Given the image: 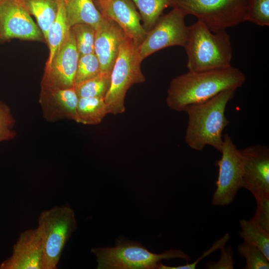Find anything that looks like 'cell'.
<instances>
[{"label":"cell","instance_id":"1","mask_svg":"<svg viewBox=\"0 0 269 269\" xmlns=\"http://www.w3.org/2000/svg\"><path fill=\"white\" fill-rule=\"evenodd\" d=\"M245 81L244 73L232 66L207 71H188L171 81L166 103L171 110L183 112L187 106L207 101L223 91L237 90Z\"/></svg>","mask_w":269,"mask_h":269},{"label":"cell","instance_id":"2","mask_svg":"<svg viewBox=\"0 0 269 269\" xmlns=\"http://www.w3.org/2000/svg\"><path fill=\"white\" fill-rule=\"evenodd\" d=\"M236 91L226 90L207 101L184 109L188 118L185 141L191 148L202 151L206 145H210L221 152L223 132L230 124L225 110Z\"/></svg>","mask_w":269,"mask_h":269},{"label":"cell","instance_id":"3","mask_svg":"<svg viewBox=\"0 0 269 269\" xmlns=\"http://www.w3.org/2000/svg\"><path fill=\"white\" fill-rule=\"evenodd\" d=\"M184 47L188 71H202L231 66L232 47L226 30L212 32L197 20L188 26V38Z\"/></svg>","mask_w":269,"mask_h":269},{"label":"cell","instance_id":"4","mask_svg":"<svg viewBox=\"0 0 269 269\" xmlns=\"http://www.w3.org/2000/svg\"><path fill=\"white\" fill-rule=\"evenodd\" d=\"M98 269H158L163 260L179 258L187 262L191 257L179 250L171 249L157 254L148 251L137 242L117 241L114 247L95 248Z\"/></svg>","mask_w":269,"mask_h":269},{"label":"cell","instance_id":"5","mask_svg":"<svg viewBox=\"0 0 269 269\" xmlns=\"http://www.w3.org/2000/svg\"><path fill=\"white\" fill-rule=\"evenodd\" d=\"M137 46L127 36L121 44L110 74V86L105 97L108 114H121L125 111V99L134 84L143 83L145 78L140 68Z\"/></svg>","mask_w":269,"mask_h":269},{"label":"cell","instance_id":"6","mask_svg":"<svg viewBox=\"0 0 269 269\" xmlns=\"http://www.w3.org/2000/svg\"><path fill=\"white\" fill-rule=\"evenodd\" d=\"M249 0H172L169 6L192 15L217 32L247 21Z\"/></svg>","mask_w":269,"mask_h":269},{"label":"cell","instance_id":"7","mask_svg":"<svg viewBox=\"0 0 269 269\" xmlns=\"http://www.w3.org/2000/svg\"><path fill=\"white\" fill-rule=\"evenodd\" d=\"M38 224L42 239L43 269H55L77 227L74 211L66 206L52 208L41 213Z\"/></svg>","mask_w":269,"mask_h":269},{"label":"cell","instance_id":"8","mask_svg":"<svg viewBox=\"0 0 269 269\" xmlns=\"http://www.w3.org/2000/svg\"><path fill=\"white\" fill-rule=\"evenodd\" d=\"M185 15L176 8L162 14L155 25L147 31L137 47L141 61L153 53L166 47H184L188 36V26L185 23Z\"/></svg>","mask_w":269,"mask_h":269},{"label":"cell","instance_id":"9","mask_svg":"<svg viewBox=\"0 0 269 269\" xmlns=\"http://www.w3.org/2000/svg\"><path fill=\"white\" fill-rule=\"evenodd\" d=\"M220 152L221 158L215 162L218 167V175L212 203L215 206H224L233 203L242 188L239 149L228 134L223 135Z\"/></svg>","mask_w":269,"mask_h":269},{"label":"cell","instance_id":"10","mask_svg":"<svg viewBox=\"0 0 269 269\" xmlns=\"http://www.w3.org/2000/svg\"><path fill=\"white\" fill-rule=\"evenodd\" d=\"M242 188L250 191L256 202L269 197V148L256 144L239 149Z\"/></svg>","mask_w":269,"mask_h":269},{"label":"cell","instance_id":"11","mask_svg":"<svg viewBox=\"0 0 269 269\" xmlns=\"http://www.w3.org/2000/svg\"><path fill=\"white\" fill-rule=\"evenodd\" d=\"M13 38L45 41L21 0H0V42Z\"/></svg>","mask_w":269,"mask_h":269},{"label":"cell","instance_id":"12","mask_svg":"<svg viewBox=\"0 0 269 269\" xmlns=\"http://www.w3.org/2000/svg\"><path fill=\"white\" fill-rule=\"evenodd\" d=\"M79 57L70 29L66 38L56 51L50 66L45 68L41 87L61 89L74 87Z\"/></svg>","mask_w":269,"mask_h":269},{"label":"cell","instance_id":"13","mask_svg":"<svg viewBox=\"0 0 269 269\" xmlns=\"http://www.w3.org/2000/svg\"><path fill=\"white\" fill-rule=\"evenodd\" d=\"M102 15L116 22L127 36L138 47L147 31L141 24V18L132 0L94 1Z\"/></svg>","mask_w":269,"mask_h":269},{"label":"cell","instance_id":"14","mask_svg":"<svg viewBox=\"0 0 269 269\" xmlns=\"http://www.w3.org/2000/svg\"><path fill=\"white\" fill-rule=\"evenodd\" d=\"M0 269H43V245L37 227L21 232L9 258L0 264Z\"/></svg>","mask_w":269,"mask_h":269},{"label":"cell","instance_id":"15","mask_svg":"<svg viewBox=\"0 0 269 269\" xmlns=\"http://www.w3.org/2000/svg\"><path fill=\"white\" fill-rule=\"evenodd\" d=\"M115 21L102 16L96 29L94 53L100 65L101 73L111 74L121 44L127 37Z\"/></svg>","mask_w":269,"mask_h":269},{"label":"cell","instance_id":"16","mask_svg":"<svg viewBox=\"0 0 269 269\" xmlns=\"http://www.w3.org/2000/svg\"><path fill=\"white\" fill-rule=\"evenodd\" d=\"M78 100L74 87L66 89L41 87L39 102L43 117L48 122L63 119L76 122Z\"/></svg>","mask_w":269,"mask_h":269},{"label":"cell","instance_id":"17","mask_svg":"<svg viewBox=\"0 0 269 269\" xmlns=\"http://www.w3.org/2000/svg\"><path fill=\"white\" fill-rule=\"evenodd\" d=\"M64 10L69 26L84 23L95 29L102 15L93 0H64Z\"/></svg>","mask_w":269,"mask_h":269},{"label":"cell","instance_id":"18","mask_svg":"<svg viewBox=\"0 0 269 269\" xmlns=\"http://www.w3.org/2000/svg\"><path fill=\"white\" fill-rule=\"evenodd\" d=\"M70 31L64 10V0H58V10L55 20L50 26L45 41L49 50L48 58L45 68H48L60 46Z\"/></svg>","mask_w":269,"mask_h":269},{"label":"cell","instance_id":"19","mask_svg":"<svg viewBox=\"0 0 269 269\" xmlns=\"http://www.w3.org/2000/svg\"><path fill=\"white\" fill-rule=\"evenodd\" d=\"M30 15H33L44 40L58 10V0H21Z\"/></svg>","mask_w":269,"mask_h":269},{"label":"cell","instance_id":"20","mask_svg":"<svg viewBox=\"0 0 269 269\" xmlns=\"http://www.w3.org/2000/svg\"><path fill=\"white\" fill-rule=\"evenodd\" d=\"M108 114L104 98H79L76 122L83 125L100 124Z\"/></svg>","mask_w":269,"mask_h":269},{"label":"cell","instance_id":"21","mask_svg":"<svg viewBox=\"0 0 269 269\" xmlns=\"http://www.w3.org/2000/svg\"><path fill=\"white\" fill-rule=\"evenodd\" d=\"M239 223V236L244 241L256 246L269 260V232L251 219H243Z\"/></svg>","mask_w":269,"mask_h":269},{"label":"cell","instance_id":"22","mask_svg":"<svg viewBox=\"0 0 269 269\" xmlns=\"http://www.w3.org/2000/svg\"><path fill=\"white\" fill-rule=\"evenodd\" d=\"M139 10L143 26L147 31L155 25L164 9L172 0H132Z\"/></svg>","mask_w":269,"mask_h":269},{"label":"cell","instance_id":"23","mask_svg":"<svg viewBox=\"0 0 269 269\" xmlns=\"http://www.w3.org/2000/svg\"><path fill=\"white\" fill-rule=\"evenodd\" d=\"M110 74L100 73L99 75L74 85L79 98H104L110 86Z\"/></svg>","mask_w":269,"mask_h":269},{"label":"cell","instance_id":"24","mask_svg":"<svg viewBox=\"0 0 269 269\" xmlns=\"http://www.w3.org/2000/svg\"><path fill=\"white\" fill-rule=\"evenodd\" d=\"M70 29L79 56L94 53L96 29L91 25L84 23L74 25Z\"/></svg>","mask_w":269,"mask_h":269},{"label":"cell","instance_id":"25","mask_svg":"<svg viewBox=\"0 0 269 269\" xmlns=\"http://www.w3.org/2000/svg\"><path fill=\"white\" fill-rule=\"evenodd\" d=\"M237 251L245 259L243 269H269V260L256 246L244 241L238 246Z\"/></svg>","mask_w":269,"mask_h":269},{"label":"cell","instance_id":"26","mask_svg":"<svg viewBox=\"0 0 269 269\" xmlns=\"http://www.w3.org/2000/svg\"><path fill=\"white\" fill-rule=\"evenodd\" d=\"M100 73V63L94 53L82 55L79 59L75 85L96 76Z\"/></svg>","mask_w":269,"mask_h":269},{"label":"cell","instance_id":"27","mask_svg":"<svg viewBox=\"0 0 269 269\" xmlns=\"http://www.w3.org/2000/svg\"><path fill=\"white\" fill-rule=\"evenodd\" d=\"M247 21L261 26L269 25V0H249Z\"/></svg>","mask_w":269,"mask_h":269},{"label":"cell","instance_id":"28","mask_svg":"<svg viewBox=\"0 0 269 269\" xmlns=\"http://www.w3.org/2000/svg\"><path fill=\"white\" fill-rule=\"evenodd\" d=\"M15 120L10 108L0 101V142L13 139L16 135L13 130Z\"/></svg>","mask_w":269,"mask_h":269},{"label":"cell","instance_id":"29","mask_svg":"<svg viewBox=\"0 0 269 269\" xmlns=\"http://www.w3.org/2000/svg\"><path fill=\"white\" fill-rule=\"evenodd\" d=\"M220 257L217 262L209 261L206 264L207 269H233L235 260H234L233 248L228 246L220 249Z\"/></svg>","mask_w":269,"mask_h":269},{"label":"cell","instance_id":"30","mask_svg":"<svg viewBox=\"0 0 269 269\" xmlns=\"http://www.w3.org/2000/svg\"><path fill=\"white\" fill-rule=\"evenodd\" d=\"M230 238V236L228 233H226L223 237L216 241L212 247L206 252H204L202 256L199 258L195 262L191 264L187 263L186 265L182 266H178L176 267H170L165 266L160 263L158 267V269H195L196 268L198 263L204 258L209 256L212 253L218 249H221L225 247L226 244L228 242Z\"/></svg>","mask_w":269,"mask_h":269},{"label":"cell","instance_id":"31","mask_svg":"<svg viewBox=\"0 0 269 269\" xmlns=\"http://www.w3.org/2000/svg\"><path fill=\"white\" fill-rule=\"evenodd\" d=\"M251 219L269 232V197L257 202L255 214Z\"/></svg>","mask_w":269,"mask_h":269},{"label":"cell","instance_id":"32","mask_svg":"<svg viewBox=\"0 0 269 269\" xmlns=\"http://www.w3.org/2000/svg\"><path fill=\"white\" fill-rule=\"evenodd\" d=\"M96 0H93V1H96Z\"/></svg>","mask_w":269,"mask_h":269}]
</instances>
